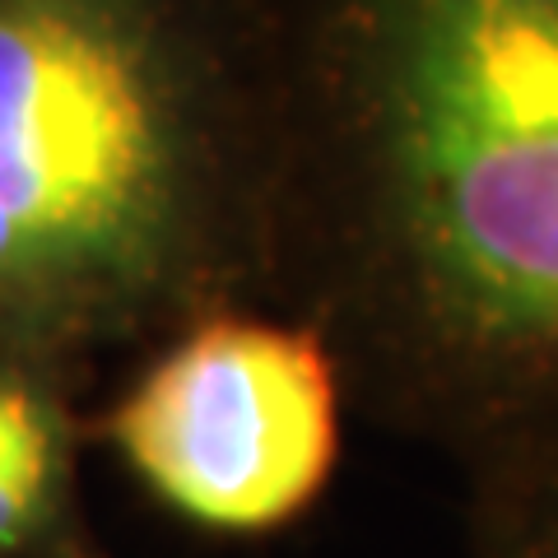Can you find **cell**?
Masks as SVG:
<instances>
[{
    "instance_id": "cell-5",
    "label": "cell",
    "mask_w": 558,
    "mask_h": 558,
    "mask_svg": "<svg viewBox=\"0 0 558 558\" xmlns=\"http://www.w3.org/2000/svg\"><path fill=\"white\" fill-rule=\"evenodd\" d=\"M465 470V558H558V414Z\"/></svg>"
},
{
    "instance_id": "cell-1",
    "label": "cell",
    "mask_w": 558,
    "mask_h": 558,
    "mask_svg": "<svg viewBox=\"0 0 558 558\" xmlns=\"http://www.w3.org/2000/svg\"><path fill=\"white\" fill-rule=\"evenodd\" d=\"M270 312L354 405L470 465L558 414V0H252Z\"/></svg>"
},
{
    "instance_id": "cell-2",
    "label": "cell",
    "mask_w": 558,
    "mask_h": 558,
    "mask_svg": "<svg viewBox=\"0 0 558 558\" xmlns=\"http://www.w3.org/2000/svg\"><path fill=\"white\" fill-rule=\"evenodd\" d=\"M279 149L252 0H0V354L89 387L270 307Z\"/></svg>"
},
{
    "instance_id": "cell-4",
    "label": "cell",
    "mask_w": 558,
    "mask_h": 558,
    "mask_svg": "<svg viewBox=\"0 0 558 558\" xmlns=\"http://www.w3.org/2000/svg\"><path fill=\"white\" fill-rule=\"evenodd\" d=\"M84 391L0 354V558H108L84 502Z\"/></svg>"
},
{
    "instance_id": "cell-3",
    "label": "cell",
    "mask_w": 558,
    "mask_h": 558,
    "mask_svg": "<svg viewBox=\"0 0 558 558\" xmlns=\"http://www.w3.org/2000/svg\"><path fill=\"white\" fill-rule=\"evenodd\" d=\"M89 442L191 531L256 539L317 508L344 447L326 340L270 307H223L145 349Z\"/></svg>"
}]
</instances>
